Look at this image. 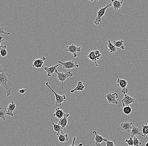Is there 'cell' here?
Instances as JSON below:
<instances>
[{
	"label": "cell",
	"mask_w": 148,
	"mask_h": 146,
	"mask_svg": "<svg viewBox=\"0 0 148 146\" xmlns=\"http://www.w3.org/2000/svg\"><path fill=\"white\" fill-rule=\"evenodd\" d=\"M12 75L7 73V70L3 68L0 64V86H2L6 90L7 97L11 94L13 89V85L11 80Z\"/></svg>",
	"instance_id": "obj_1"
},
{
	"label": "cell",
	"mask_w": 148,
	"mask_h": 146,
	"mask_svg": "<svg viewBox=\"0 0 148 146\" xmlns=\"http://www.w3.org/2000/svg\"><path fill=\"white\" fill-rule=\"evenodd\" d=\"M46 85L51 90L52 92L54 94L56 97L55 105L56 107H60L62 105V103L64 102H66V97L65 95H60V94L56 93L52 88L51 87L49 82H47L46 83Z\"/></svg>",
	"instance_id": "obj_2"
},
{
	"label": "cell",
	"mask_w": 148,
	"mask_h": 146,
	"mask_svg": "<svg viewBox=\"0 0 148 146\" xmlns=\"http://www.w3.org/2000/svg\"><path fill=\"white\" fill-rule=\"evenodd\" d=\"M55 73L57 75V78L58 80L60 82H62V89L64 88V81H65L67 78H70L73 75V73L70 71H68L66 73H60L58 72L57 69L56 70Z\"/></svg>",
	"instance_id": "obj_3"
},
{
	"label": "cell",
	"mask_w": 148,
	"mask_h": 146,
	"mask_svg": "<svg viewBox=\"0 0 148 146\" xmlns=\"http://www.w3.org/2000/svg\"><path fill=\"white\" fill-rule=\"evenodd\" d=\"M112 3H109L105 7L100 8L99 11L97 12V16L96 19L94 20V23L97 25H99L101 22V18L102 16L105 14V12L107 8L111 7L112 6Z\"/></svg>",
	"instance_id": "obj_4"
},
{
	"label": "cell",
	"mask_w": 148,
	"mask_h": 146,
	"mask_svg": "<svg viewBox=\"0 0 148 146\" xmlns=\"http://www.w3.org/2000/svg\"><path fill=\"white\" fill-rule=\"evenodd\" d=\"M58 62L62 65L65 71L66 70H69L70 69L75 68V67L78 68L79 67V65L77 64V63L74 60L68 61L64 62H62L60 61H58Z\"/></svg>",
	"instance_id": "obj_5"
},
{
	"label": "cell",
	"mask_w": 148,
	"mask_h": 146,
	"mask_svg": "<svg viewBox=\"0 0 148 146\" xmlns=\"http://www.w3.org/2000/svg\"><path fill=\"white\" fill-rule=\"evenodd\" d=\"M82 47L81 46L77 47L74 44H72V45H69L67 46L65 50L66 51L69 52L70 53L73 54V57L74 58H76L77 57V52H80L81 51Z\"/></svg>",
	"instance_id": "obj_6"
},
{
	"label": "cell",
	"mask_w": 148,
	"mask_h": 146,
	"mask_svg": "<svg viewBox=\"0 0 148 146\" xmlns=\"http://www.w3.org/2000/svg\"><path fill=\"white\" fill-rule=\"evenodd\" d=\"M105 97L107 99L109 104H118V102L117 99L118 98V94L117 93H114V94L108 93L105 96Z\"/></svg>",
	"instance_id": "obj_7"
},
{
	"label": "cell",
	"mask_w": 148,
	"mask_h": 146,
	"mask_svg": "<svg viewBox=\"0 0 148 146\" xmlns=\"http://www.w3.org/2000/svg\"><path fill=\"white\" fill-rule=\"evenodd\" d=\"M117 86H120L122 88L121 92L124 94H127L128 92V90L127 88V81L125 80L122 79H118L116 81Z\"/></svg>",
	"instance_id": "obj_8"
},
{
	"label": "cell",
	"mask_w": 148,
	"mask_h": 146,
	"mask_svg": "<svg viewBox=\"0 0 148 146\" xmlns=\"http://www.w3.org/2000/svg\"><path fill=\"white\" fill-rule=\"evenodd\" d=\"M135 99L131 97L127 94H124L123 99L121 100V101L123 107H124L125 106H129L130 104L135 103Z\"/></svg>",
	"instance_id": "obj_9"
},
{
	"label": "cell",
	"mask_w": 148,
	"mask_h": 146,
	"mask_svg": "<svg viewBox=\"0 0 148 146\" xmlns=\"http://www.w3.org/2000/svg\"><path fill=\"white\" fill-rule=\"evenodd\" d=\"M47 60H48V58L42 57L40 59L34 60L33 62V64H32V66L35 68H41L43 67L44 62Z\"/></svg>",
	"instance_id": "obj_10"
},
{
	"label": "cell",
	"mask_w": 148,
	"mask_h": 146,
	"mask_svg": "<svg viewBox=\"0 0 148 146\" xmlns=\"http://www.w3.org/2000/svg\"><path fill=\"white\" fill-rule=\"evenodd\" d=\"M92 134L95 135V144L97 146H100L101 143L103 141L106 142L108 139L104 138L98 134L96 131H93Z\"/></svg>",
	"instance_id": "obj_11"
},
{
	"label": "cell",
	"mask_w": 148,
	"mask_h": 146,
	"mask_svg": "<svg viewBox=\"0 0 148 146\" xmlns=\"http://www.w3.org/2000/svg\"><path fill=\"white\" fill-rule=\"evenodd\" d=\"M70 116L69 113H66L64 112V115L63 117L60 119L58 124L60 125L63 129H64L66 127L67 124H68V118Z\"/></svg>",
	"instance_id": "obj_12"
},
{
	"label": "cell",
	"mask_w": 148,
	"mask_h": 146,
	"mask_svg": "<svg viewBox=\"0 0 148 146\" xmlns=\"http://www.w3.org/2000/svg\"><path fill=\"white\" fill-rule=\"evenodd\" d=\"M133 125V123L126 122L122 123L121 124L120 127L122 131L129 133L131 132Z\"/></svg>",
	"instance_id": "obj_13"
},
{
	"label": "cell",
	"mask_w": 148,
	"mask_h": 146,
	"mask_svg": "<svg viewBox=\"0 0 148 146\" xmlns=\"http://www.w3.org/2000/svg\"><path fill=\"white\" fill-rule=\"evenodd\" d=\"M60 65L61 64H56L55 66L44 67V70L47 73V77H51L53 74V73H55V71L56 70V68Z\"/></svg>",
	"instance_id": "obj_14"
},
{
	"label": "cell",
	"mask_w": 148,
	"mask_h": 146,
	"mask_svg": "<svg viewBox=\"0 0 148 146\" xmlns=\"http://www.w3.org/2000/svg\"><path fill=\"white\" fill-rule=\"evenodd\" d=\"M16 107V104L15 102H14V101H12L11 103H10L7 108L6 115L13 117V111L15 109Z\"/></svg>",
	"instance_id": "obj_15"
},
{
	"label": "cell",
	"mask_w": 148,
	"mask_h": 146,
	"mask_svg": "<svg viewBox=\"0 0 148 146\" xmlns=\"http://www.w3.org/2000/svg\"><path fill=\"white\" fill-rule=\"evenodd\" d=\"M68 134H65L64 132H60V133H57V137L59 141L62 143H65L68 141Z\"/></svg>",
	"instance_id": "obj_16"
},
{
	"label": "cell",
	"mask_w": 148,
	"mask_h": 146,
	"mask_svg": "<svg viewBox=\"0 0 148 146\" xmlns=\"http://www.w3.org/2000/svg\"><path fill=\"white\" fill-rule=\"evenodd\" d=\"M140 135L143 136L142 130L140 129L139 127L133 125L132 130L131 131V136L130 137L133 138L135 136Z\"/></svg>",
	"instance_id": "obj_17"
},
{
	"label": "cell",
	"mask_w": 148,
	"mask_h": 146,
	"mask_svg": "<svg viewBox=\"0 0 148 146\" xmlns=\"http://www.w3.org/2000/svg\"><path fill=\"white\" fill-rule=\"evenodd\" d=\"M111 1H112V5L114 9L116 11H117V10L121 9L124 1H120V0L113 1V0H112Z\"/></svg>",
	"instance_id": "obj_18"
},
{
	"label": "cell",
	"mask_w": 148,
	"mask_h": 146,
	"mask_svg": "<svg viewBox=\"0 0 148 146\" xmlns=\"http://www.w3.org/2000/svg\"><path fill=\"white\" fill-rule=\"evenodd\" d=\"M85 86L83 85V82L81 81H79L77 83V86L74 88V89L72 90L69 91L70 93H73L75 91H81L83 92V90L85 89Z\"/></svg>",
	"instance_id": "obj_19"
},
{
	"label": "cell",
	"mask_w": 148,
	"mask_h": 146,
	"mask_svg": "<svg viewBox=\"0 0 148 146\" xmlns=\"http://www.w3.org/2000/svg\"><path fill=\"white\" fill-rule=\"evenodd\" d=\"M87 57L89 60H90V61L92 62H94L96 64V66H98L99 65L97 64V61L99 59V58H97L95 54H94V51H90L89 53V54L87 55Z\"/></svg>",
	"instance_id": "obj_20"
},
{
	"label": "cell",
	"mask_w": 148,
	"mask_h": 146,
	"mask_svg": "<svg viewBox=\"0 0 148 146\" xmlns=\"http://www.w3.org/2000/svg\"><path fill=\"white\" fill-rule=\"evenodd\" d=\"M64 115V112L62 110L60 109V108H57L55 109L53 116L60 120L63 117Z\"/></svg>",
	"instance_id": "obj_21"
},
{
	"label": "cell",
	"mask_w": 148,
	"mask_h": 146,
	"mask_svg": "<svg viewBox=\"0 0 148 146\" xmlns=\"http://www.w3.org/2000/svg\"><path fill=\"white\" fill-rule=\"evenodd\" d=\"M108 43L107 45V47H108V50L110 53H114L116 51V49L114 45L111 42L110 39L108 38Z\"/></svg>",
	"instance_id": "obj_22"
},
{
	"label": "cell",
	"mask_w": 148,
	"mask_h": 146,
	"mask_svg": "<svg viewBox=\"0 0 148 146\" xmlns=\"http://www.w3.org/2000/svg\"><path fill=\"white\" fill-rule=\"evenodd\" d=\"M124 40H120L118 41L114 40L113 44L115 46L116 48H120L121 49L125 50V47L124 46Z\"/></svg>",
	"instance_id": "obj_23"
},
{
	"label": "cell",
	"mask_w": 148,
	"mask_h": 146,
	"mask_svg": "<svg viewBox=\"0 0 148 146\" xmlns=\"http://www.w3.org/2000/svg\"><path fill=\"white\" fill-rule=\"evenodd\" d=\"M52 121V124L53 126V129L55 132H57V133H60V132H63L62 127H61L60 125L58 124H56L53 122V119L51 120Z\"/></svg>",
	"instance_id": "obj_24"
},
{
	"label": "cell",
	"mask_w": 148,
	"mask_h": 146,
	"mask_svg": "<svg viewBox=\"0 0 148 146\" xmlns=\"http://www.w3.org/2000/svg\"><path fill=\"white\" fill-rule=\"evenodd\" d=\"M6 111H7L6 108H0V119H2L3 121H5Z\"/></svg>",
	"instance_id": "obj_25"
},
{
	"label": "cell",
	"mask_w": 148,
	"mask_h": 146,
	"mask_svg": "<svg viewBox=\"0 0 148 146\" xmlns=\"http://www.w3.org/2000/svg\"><path fill=\"white\" fill-rule=\"evenodd\" d=\"M6 46H1L0 48V54L1 56L2 57H5L7 56L8 54V52L6 50Z\"/></svg>",
	"instance_id": "obj_26"
},
{
	"label": "cell",
	"mask_w": 148,
	"mask_h": 146,
	"mask_svg": "<svg viewBox=\"0 0 148 146\" xmlns=\"http://www.w3.org/2000/svg\"><path fill=\"white\" fill-rule=\"evenodd\" d=\"M142 133L143 137L148 135V123H146L145 124L142 126Z\"/></svg>",
	"instance_id": "obj_27"
},
{
	"label": "cell",
	"mask_w": 148,
	"mask_h": 146,
	"mask_svg": "<svg viewBox=\"0 0 148 146\" xmlns=\"http://www.w3.org/2000/svg\"><path fill=\"white\" fill-rule=\"evenodd\" d=\"M132 108L130 106L123 107V112L125 114L129 115L132 112Z\"/></svg>",
	"instance_id": "obj_28"
},
{
	"label": "cell",
	"mask_w": 148,
	"mask_h": 146,
	"mask_svg": "<svg viewBox=\"0 0 148 146\" xmlns=\"http://www.w3.org/2000/svg\"><path fill=\"white\" fill-rule=\"evenodd\" d=\"M134 140V146H140L141 145V142L140 141L138 138L136 137L133 138Z\"/></svg>",
	"instance_id": "obj_29"
},
{
	"label": "cell",
	"mask_w": 148,
	"mask_h": 146,
	"mask_svg": "<svg viewBox=\"0 0 148 146\" xmlns=\"http://www.w3.org/2000/svg\"><path fill=\"white\" fill-rule=\"evenodd\" d=\"M125 142L127 143L129 146H134V140H133V138L130 137L129 138V139H126Z\"/></svg>",
	"instance_id": "obj_30"
},
{
	"label": "cell",
	"mask_w": 148,
	"mask_h": 146,
	"mask_svg": "<svg viewBox=\"0 0 148 146\" xmlns=\"http://www.w3.org/2000/svg\"><path fill=\"white\" fill-rule=\"evenodd\" d=\"M10 33L8 32H5L4 30V28L3 27H0V35H10Z\"/></svg>",
	"instance_id": "obj_31"
},
{
	"label": "cell",
	"mask_w": 148,
	"mask_h": 146,
	"mask_svg": "<svg viewBox=\"0 0 148 146\" xmlns=\"http://www.w3.org/2000/svg\"><path fill=\"white\" fill-rule=\"evenodd\" d=\"M76 141V137H74L73 138V143H72V145H71L69 146H83V144L84 143H82L79 144V145H78L77 146H76L75 145V142Z\"/></svg>",
	"instance_id": "obj_32"
},
{
	"label": "cell",
	"mask_w": 148,
	"mask_h": 146,
	"mask_svg": "<svg viewBox=\"0 0 148 146\" xmlns=\"http://www.w3.org/2000/svg\"><path fill=\"white\" fill-rule=\"evenodd\" d=\"M105 142H106V146H116L114 145L113 141H109V140H107Z\"/></svg>",
	"instance_id": "obj_33"
},
{
	"label": "cell",
	"mask_w": 148,
	"mask_h": 146,
	"mask_svg": "<svg viewBox=\"0 0 148 146\" xmlns=\"http://www.w3.org/2000/svg\"><path fill=\"white\" fill-rule=\"evenodd\" d=\"M94 54L95 56H96L98 58H100V57H101V54L99 50L94 51Z\"/></svg>",
	"instance_id": "obj_34"
},
{
	"label": "cell",
	"mask_w": 148,
	"mask_h": 146,
	"mask_svg": "<svg viewBox=\"0 0 148 146\" xmlns=\"http://www.w3.org/2000/svg\"><path fill=\"white\" fill-rule=\"evenodd\" d=\"M26 89H21L18 90V92H19L20 94H24L26 92Z\"/></svg>",
	"instance_id": "obj_35"
},
{
	"label": "cell",
	"mask_w": 148,
	"mask_h": 146,
	"mask_svg": "<svg viewBox=\"0 0 148 146\" xmlns=\"http://www.w3.org/2000/svg\"><path fill=\"white\" fill-rule=\"evenodd\" d=\"M4 39L3 38V37L0 36V48H1V44L2 42H3V41H4Z\"/></svg>",
	"instance_id": "obj_36"
},
{
	"label": "cell",
	"mask_w": 148,
	"mask_h": 146,
	"mask_svg": "<svg viewBox=\"0 0 148 146\" xmlns=\"http://www.w3.org/2000/svg\"><path fill=\"white\" fill-rule=\"evenodd\" d=\"M145 146H148V142H147V144H146Z\"/></svg>",
	"instance_id": "obj_37"
},
{
	"label": "cell",
	"mask_w": 148,
	"mask_h": 146,
	"mask_svg": "<svg viewBox=\"0 0 148 146\" xmlns=\"http://www.w3.org/2000/svg\"><path fill=\"white\" fill-rule=\"evenodd\" d=\"M24 146H29L27 145H24Z\"/></svg>",
	"instance_id": "obj_38"
}]
</instances>
